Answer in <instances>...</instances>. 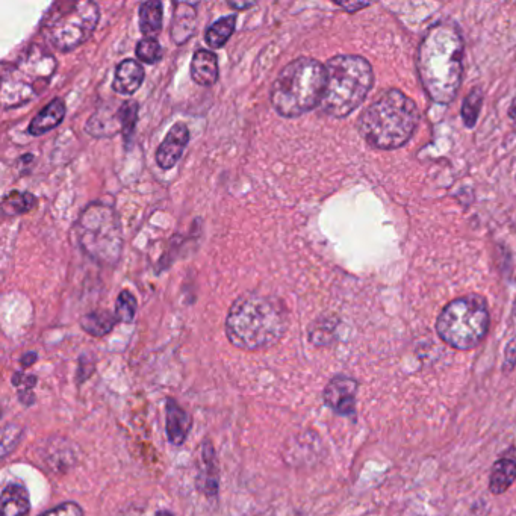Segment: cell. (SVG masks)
<instances>
[{
	"instance_id": "cell-11",
	"label": "cell",
	"mask_w": 516,
	"mask_h": 516,
	"mask_svg": "<svg viewBox=\"0 0 516 516\" xmlns=\"http://www.w3.org/2000/svg\"><path fill=\"white\" fill-rule=\"evenodd\" d=\"M188 143H190V129L184 123H176L156 150V164L162 170H171L184 155Z\"/></svg>"
},
{
	"instance_id": "cell-34",
	"label": "cell",
	"mask_w": 516,
	"mask_h": 516,
	"mask_svg": "<svg viewBox=\"0 0 516 516\" xmlns=\"http://www.w3.org/2000/svg\"><path fill=\"white\" fill-rule=\"evenodd\" d=\"M339 7L344 8V10L349 11V13H355V11L362 10V8H367L370 4H342V2H336Z\"/></svg>"
},
{
	"instance_id": "cell-21",
	"label": "cell",
	"mask_w": 516,
	"mask_h": 516,
	"mask_svg": "<svg viewBox=\"0 0 516 516\" xmlns=\"http://www.w3.org/2000/svg\"><path fill=\"white\" fill-rule=\"evenodd\" d=\"M117 323H119V320H117L116 314H111L108 311L90 312V314L81 318L82 329L90 333L91 336H97V338H102V336L111 333Z\"/></svg>"
},
{
	"instance_id": "cell-5",
	"label": "cell",
	"mask_w": 516,
	"mask_h": 516,
	"mask_svg": "<svg viewBox=\"0 0 516 516\" xmlns=\"http://www.w3.org/2000/svg\"><path fill=\"white\" fill-rule=\"evenodd\" d=\"M326 90L321 109L333 119H344L362 105L373 87V67L358 55H338L326 64Z\"/></svg>"
},
{
	"instance_id": "cell-4",
	"label": "cell",
	"mask_w": 516,
	"mask_h": 516,
	"mask_svg": "<svg viewBox=\"0 0 516 516\" xmlns=\"http://www.w3.org/2000/svg\"><path fill=\"white\" fill-rule=\"evenodd\" d=\"M326 66L312 58L286 64L271 87V105L279 116L297 119L321 105L326 90Z\"/></svg>"
},
{
	"instance_id": "cell-37",
	"label": "cell",
	"mask_w": 516,
	"mask_h": 516,
	"mask_svg": "<svg viewBox=\"0 0 516 516\" xmlns=\"http://www.w3.org/2000/svg\"><path fill=\"white\" fill-rule=\"evenodd\" d=\"M512 317H513V321H515V323H516V300H515V305H513Z\"/></svg>"
},
{
	"instance_id": "cell-36",
	"label": "cell",
	"mask_w": 516,
	"mask_h": 516,
	"mask_svg": "<svg viewBox=\"0 0 516 516\" xmlns=\"http://www.w3.org/2000/svg\"><path fill=\"white\" fill-rule=\"evenodd\" d=\"M156 516H175L173 513L167 512V510H159Z\"/></svg>"
},
{
	"instance_id": "cell-26",
	"label": "cell",
	"mask_w": 516,
	"mask_h": 516,
	"mask_svg": "<svg viewBox=\"0 0 516 516\" xmlns=\"http://www.w3.org/2000/svg\"><path fill=\"white\" fill-rule=\"evenodd\" d=\"M137 58L144 64H156L162 60L161 44L156 38L144 37L137 46Z\"/></svg>"
},
{
	"instance_id": "cell-14",
	"label": "cell",
	"mask_w": 516,
	"mask_h": 516,
	"mask_svg": "<svg viewBox=\"0 0 516 516\" xmlns=\"http://www.w3.org/2000/svg\"><path fill=\"white\" fill-rule=\"evenodd\" d=\"M144 81V69L138 61L125 60L117 67L114 81H112V90L123 96H132L140 90Z\"/></svg>"
},
{
	"instance_id": "cell-15",
	"label": "cell",
	"mask_w": 516,
	"mask_h": 516,
	"mask_svg": "<svg viewBox=\"0 0 516 516\" xmlns=\"http://www.w3.org/2000/svg\"><path fill=\"white\" fill-rule=\"evenodd\" d=\"M191 78L200 87H212L218 81L217 55L211 50L200 49L191 61Z\"/></svg>"
},
{
	"instance_id": "cell-22",
	"label": "cell",
	"mask_w": 516,
	"mask_h": 516,
	"mask_svg": "<svg viewBox=\"0 0 516 516\" xmlns=\"http://www.w3.org/2000/svg\"><path fill=\"white\" fill-rule=\"evenodd\" d=\"M162 22H164V13H162L161 2L150 0L140 8V29L146 37L156 38V35L162 31Z\"/></svg>"
},
{
	"instance_id": "cell-10",
	"label": "cell",
	"mask_w": 516,
	"mask_h": 516,
	"mask_svg": "<svg viewBox=\"0 0 516 516\" xmlns=\"http://www.w3.org/2000/svg\"><path fill=\"white\" fill-rule=\"evenodd\" d=\"M359 383L346 376L333 377L324 389V403L335 414L352 417L356 414V395Z\"/></svg>"
},
{
	"instance_id": "cell-16",
	"label": "cell",
	"mask_w": 516,
	"mask_h": 516,
	"mask_svg": "<svg viewBox=\"0 0 516 516\" xmlns=\"http://www.w3.org/2000/svg\"><path fill=\"white\" fill-rule=\"evenodd\" d=\"M31 498L28 489L20 483H10L2 491L0 498V516H29Z\"/></svg>"
},
{
	"instance_id": "cell-25",
	"label": "cell",
	"mask_w": 516,
	"mask_h": 516,
	"mask_svg": "<svg viewBox=\"0 0 516 516\" xmlns=\"http://www.w3.org/2000/svg\"><path fill=\"white\" fill-rule=\"evenodd\" d=\"M483 105V91L480 88H474L462 106V119H464L467 128H474L479 119L480 109Z\"/></svg>"
},
{
	"instance_id": "cell-3",
	"label": "cell",
	"mask_w": 516,
	"mask_h": 516,
	"mask_svg": "<svg viewBox=\"0 0 516 516\" xmlns=\"http://www.w3.org/2000/svg\"><path fill=\"white\" fill-rule=\"evenodd\" d=\"M420 122V112L411 97L400 90L382 91L359 119V132L371 147L382 150L405 146Z\"/></svg>"
},
{
	"instance_id": "cell-19",
	"label": "cell",
	"mask_w": 516,
	"mask_h": 516,
	"mask_svg": "<svg viewBox=\"0 0 516 516\" xmlns=\"http://www.w3.org/2000/svg\"><path fill=\"white\" fill-rule=\"evenodd\" d=\"M516 480V459L512 457H501L495 462L489 477V491L492 494H504Z\"/></svg>"
},
{
	"instance_id": "cell-29",
	"label": "cell",
	"mask_w": 516,
	"mask_h": 516,
	"mask_svg": "<svg viewBox=\"0 0 516 516\" xmlns=\"http://www.w3.org/2000/svg\"><path fill=\"white\" fill-rule=\"evenodd\" d=\"M13 383L19 388V398L23 405L26 403V395L35 398L34 394H32V388L37 385V377L28 376V374L17 371L13 376Z\"/></svg>"
},
{
	"instance_id": "cell-33",
	"label": "cell",
	"mask_w": 516,
	"mask_h": 516,
	"mask_svg": "<svg viewBox=\"0 0 516 516\" xmlns=\"http://www.w3.org/2000/svg\"><path fill=\"white\" fill-rule=\"evenodd\" d=\"M37 359V353L29 352L26 353L25 356H23L22 361H20V364H22V367L28 368L31 367L32 364H35V361H37Z\"/></svg>"
},
{
	"instance_id": "cell-12",
	"label": "cell",
	"mask_w": 516,
	"mask_h": 516,
	"mask_svg": "<svg viewBox=\"0 0 516 516\" xmlns=\"http://www.w3.org/2000/svg\"><path fill=\"white\" fill-rule=\"evenodd\" d=\"M85 131L94 138H108L123 134L122 103L117 108L100 106L85 125Z\"/></svg>"
},
{
	"instance_id": "cell-27",
	"label": "cell",
	"mask_w": 516,
	"mask_h": 516,
	"mask_svg": "<svg viewBox=\"0 0 516 516\" xmlns=\"http://www.w3.org/2000/svg\"><path fill=\"white\" fill-rule=\"evenodd\" d=\"M137 315V300L129 291H122L117 297L116 317L122 323H132Z\"/></svg>"
},
{
	"instance_id": "cell-17",
	"label": "cell",
	"mask_w": 516,
	"mask_h": 516,
	"mask_svg": "<svg viewBox=\"0 0 516 516\" xmlns=\"http://www.w3.org/2000/svg\"><path fill=\"white\" fill-rule=\"evenodd\" d=\"M66 117V103L60 97H55L49 105L44 106L43 111L32 119L28 132L34 137L46 134L52 129L58 128Z\"/></svg>"
},
{
	"instance_id": "cell-35",
	"label": "cell",
	"mask_w": 516,
	"mask_h": 516,
	"mask_svg": "<svg viewBox=\"0 0 516 516\" xmlns=\"http://www.w3.org/2000/svg\"><path fill=\"white\" fill-rule=\"evenodd\" d=\"M509 117L516 129V99H513V102L510 103Z\"/></svg>"
},
{
	"instance_id": "cell-28",
	"label": "cell",
	"mask_w": 516,
	"mask_h": 516,
	"mask_svg": "<svg viewBox=\"0 0 516 516\" xmlns=\"http://www.w3.org/2000/svg\"><path fill=\"white\" fill-rule=\"evenodd\" d=\"M123 135L126 141L134 134L138 120V103L135 100H128L122 103Z\"/></svg>"
},
{
	"instance_id": "cell-24",
	"label": "cell",
	"mask_w": 516,
	"mask_h": 516,
	"mask_svg": "<svg viewBox=\"0 0 516 516\" xmlns=\"http://www.w3.org/2000/svg\"><path fill=\"white\" fill-rule=\"evenodd\" d=\"M35 205H37V197L32 196L31 193L10 191V193L5 194L4 200H2V211L7 217H16V215H23L32 211Z\"/></svg>"
},
{
	"instance_id": "cell-1",
	"label": "cell",
	"mask_w": 516,
	"mask_h": 516,
	"mask_svg": "<svg viewBox=\"0 0 516 516\" xmlns=\"http://www.w3.org/2000/svg\"><path fill=\"white\" fill-rule=\"evenodd\" d=\"M418 76L427 96L439 105L453 102L464 72V40L450 23H438L424 35L417 55Z\"/></svg>"
},
{
	"instance_id": "cell-30",
	"label": "cell",
	"mask_w": 516,
	"mask_h": 516,
	"mask_svg": "<svg viewBox=\"0 0 516 516\" xmlns=\"http://www.w3.org/2000/svg\"><path fill=\"white\" fill-rule=\"evenodd\" d=\"M41 516H85V513L78 503L67 501V503L60 504V506L47 510V512H44Z\"/></svg>"
},
{
	"instance_id": "cell-2",
	"label": "cell",
	"mask_w": 516,
	"mask_h": 516,
	"mask_svg": "<svg viewBox=\"0 0 516 516\" xmlns=\"http://www.w3.org/2000/svg\"><path fill=\"white\" fill-rule=\"evenodd\" d=\"M288 312L280 300L246 293L235 300L226 318L227 339L246 352L276 346L288 329Z\"/></svg>"
},
{
	"instance_id": "cell-32",
	"label": "cell",
	"mask_w": 516,
	"mask_h": 516,
	"mask_svg": "<svg viewBox=\"0 0 516 516\" xmlns=\"http://www.w3.org/2000/svg\"><path fill=\"white\" fill-rule=\"evenodd\" d=\"M255 5V2H235V0L229 2V7L237 11L249 10V8L255 7Z\"/></svg>"
},
{
	"instance_id": "cell-9",
	"label": "cell",
	"mask_w": 516,
	"mask_h": 516,
	"mask_svg": "<svg viewBox=\"0 0 516 516\" xmlns=\"http://www.w3.org/2000/svg\"><path fill=\"white\" fill-rule=\"evenodd\" d=\"M76 237L85 255L103 265H116L123 249L122 226L111 206L91 203L76 223Z\"/></svg>"
},
{
	"instance_id": "cell-18",
	"label": "cell",
	"mask_w": 516,
	"mask_h": 516,
	"mask_svg": "<svg viewBox=\"0 0 516 516\" xmlns=\"http://www.w3.org/2000/svg\"><path fill=\"white\" fill-rule=\"evenodd\" d=\"M175 20L171 35L176 44H184L196 31V10L193 4H175Z\"/></svg>"
},
{
	"instance_id": "cell-31",
	"label": "cell",
	"mask_w": 516,
	"mask_h": 516,
	"mask_svg": "<svg viewBox=\"0 0 516 516\" xmlns=\"http://www.w3.org/2000/svg\"><path fill=\"white\" fill-rule=\"evenodd\" d=\"M516 365V336L507 344L506 352H504V370L509 371Z\"/></svg>"
},
{
	"instance_id": "cell-6",
	"label": "cell",
	"mask_w": 516,
	"mask_h": 516,
	"mask_svg": "<svg viewBox=\"0 0 516 516\" xmlns=\"http://www.w3.org/2000/svg\"><path fill=\"white\" fill-rule=\"evenodd\" d=\"M55 56L40 46L23 50L13 63L2 70V106L4 109L19 108L46 91L55 75Z\"/></svg>"
},
{
	"instance_id": "cell-23",
	"label": "cell",
	"mask_w": 516,
	"mask_h": 516,
	"mask_svg": "<svg viewBox=\"0 0 516 516\" xmlns=\"http://www.w3.org/2000/svg\"><path fill=\"white\" fill-rule=\"evenodd\" d=\"M237 17L226 16L215 20L205 32V41L211 49H221L234 35Z\"/></svg>"
},
{
	"instance_id": "cell-20",
	"label": "cell",
	"mask_w": 516,
	"mask_h": 516,
	"mask_svg": "<svg viewBox=\"0 0 516 516\" xmlns=\"http://www.w3.org/2000/svg\"><path fill=\"white\" fill-rule=\"evenodd\" d=\"M203 468L200 474V488L205 492L206 497H215L218 494V470L217 457L211 442H203L202 447Z\"/></svg>"
},
{
	"instance_id": "cell-13",
	"label": "cell",
	"mask_w": 516,
	"mask_h": 516,
	"mask_svg": "<svg viewBox=\"0 0 516 516\" xmlns=\"http://www.w3.org/2000/svg\"><path fill=\"white\" fill-rule=\"evenodd\" d=\"M165 414H167L168 441L173 445L184 444L185 439L190 435L191 427H193V418L173 398H168Z\"/></svg>"
},
{
	"instance_id": "cell-7",
	"label": "cell",
	"mask_w": 516,
	"mask_h": 516,
	"mask_svg": "<svg viewBox=\"0 0 516 516\" xmlns=\"http://www.w3.org/2000/svg\"><path fill=\"white\" fill-rule=\"evenodd\" d=\"M99 19V5L91 0L55 2L41 20V34L53 49L70 52L93 35Z\"/></svg>"
},
{
	"instance_id": "cell-8",
	"label": "cell",
	"mask_w": 516,
	"mask_h": 516,
	"mask_svg": "<svg viewBox=\"0 0 516 516\" xmlns=\"http://www.w3.org/2000/svg\"><path fill=\"white\" fill-rule=\"evenodd\" d=\"M489 309L483 297L471 294L453 300L436 321L439 338L457 350H471L488 335Z\"/></svg>"
}]
</instances>
